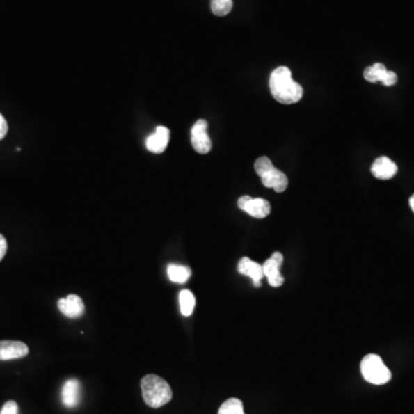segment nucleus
<instances>
[{"mask_svg":"<svg viewBox=\"0 0 414 414\" xmlns=\"http://www.w3.org/2000/svg\"><path fill=\"white\" fill-rule=\"evenodd\" d=\"M269 89L273 98L285 105L298 103L304 95L302 86L292 80V70L288 67H278L273 70L269 79Z\"/></svg>","mask_w":414,"mask_h":414,"instance_id":"obj_1","label":"nucleus"},{"mask_svg":"<svg viewBox=\"0 0 414 414\" xmlns=\"http://www.w3.org/2000/svg\"><path fill=\"white\" fill-rule=\"evenodd\" d=\"M143 399L150 408H159L172 401L173 391L168 382L158 375H146L141 381Z\"/></svg>","mask_w":414,"mask_h":414,"instance_id":"obj_2","label":"nucleus"},{"mask_svg":"<svg viewBox=\"0 0 414 414\" xmlns=\"http://www.w3.org/2000/svg\"><path fill=\"white\" fill-rule=\"evenodd\" d=\"M361 374L372 385H385L391 380V372L378 355H367L361 360Z\"/></svg>","mask_w":414,"mask_h":414,"instance_id":"obj_3","label":"nucleus"},{"mask_svg":"<svg viewBox=\"0 0 414 414\" xmlns=\"http://www.w3.org/2000/svg\"><path fill=\"white\" fill-rule=\"evenodd\" d=\"M237 204L239 209L255 219H264L271 213V204L266 199L252 198L250 196H243L239 199Z\"/></svg>","mask_w":414,"mask_h":414,"instance_id":"obj_4","label":"nucleus"},{"mask_svg":"<svg viewBox=\"0 0 414 414\" xmlns=\"http://www.w3.org/2000/svg\"><path fill=\"white\" fill-rule=\"evenodd\" d=\"M207 128H209L207 121L200 119L193 125L191 129V144L196 152L200 154H206L212 149V142L207 133Z\"/></svg>","mask_w":414,"mask_h":414,"instance_id":"obj_5","label":"nucleus"},{"mask_svg":"<svg viewBox=\"0 0 414 414\" xmlns=\"http://www.w3.org/2000/svg\"><path fill=\"white\" fill-rule=\"evenodd\" d=\"M283 264V255L280 252H274L271 258L266 260L265 264L262 265L264 269V276L269 280V285L278 288L283 285L285 278L281 274V266Z\"/></svg>","mask_w":414,"mask_h":414,"instance_id":"obj_6","label":"nucleus"},{"mask_svg":"<svg viewBox=\"0 0 414 414\" xmlns=\"http://www.w3.org/2000/svg\"><path fill=\"white\" fill-rule=\"evenodd\" d=\"M29 353V348L24 342L0 341V360L24 358Z\"/></svg>","mask_w":414,"mask_h":414,"instance_id":"obj_7","label":"nucleus"},{"mask_svg":"<svg viewBox=\"0 0 414 414\" xmlns=\"http://www.w3.org/2000/svg\"><path fill=\"white\" fill-rule=\"evenodd\" d=\"M58 308L67 318H80L84 313V303L77 295H68L58 301Z\"/></svg>","mask_w":414,"mask_h":414,"instance_id":"obj_8","label":"nucleus"},{"mask_svg":"<svg viewBox=\"0 0 414 414\" xmlns=\"http://www.w3.org/2000/svg\"><path fill=\"white\" fill-rule=\"evenodd\" d=\"M61 401L67 408H77L81 401V383L77 379L65 382L61 390Z\"/></svg>","mask_w":414,"mask_h":414,"instance_id":"obj_9","label":"nucleus"},{"mask_svg":"<svg viewBox=\"0 0 414 414\" xmlns=\"http://www.w3.org/2000/svg\"><path fill=\"white\" fill-rule=\"evenodd\" d=\"M170 132L164 126L157 127L156 132L146 139V149L152 153H163L168 145Z\"/></svg>","mask_w":414,"mask_h":414,"instance_id":"obj_10","label":"nucleus"},{"mask_svg":"<svg viewBox=\"0 0 414 414\" xmlns=\"http://www.w3.org/2000/svg\"><path fill=\"white\" fill-rule=\"evenodd\" d=\"M239 272L243 276H248L252 278L253 285L255 287H260L262 285V278H265L264 276V269H262V265L258 264V262H253L251 259L248 257L241 259V262L239 264Z\"/></svg>","mask_w":414,"mask_h":414,"instance_id":"obj_11","label":"nucleus"},{"mask_svg":"<svg viewBox=\"0 0 414 414\" xmlns=\"http://www.w3.org/2000/svg\"><path fill=\"white\" fill-rule=\"evenodd\" d=\"M372 174L379 180H389L397 173V165L388 157H380L372 165Z\"/></svg>","mask_w":414,"mask_h":414,"instance_id":"obj_12","label":"nucleus"},{"mask_svg":"<svg viewBox=\"0 0 414 414\" xmlns=\"http://www.w3.org/2000/svg\"><path fill=\"white\" fill-rule=\"evenodd\" d=\"M262 182L266 188H272L276 193H283L288 188V177L276 167L262 176Z\"/></svg>","mask_w":414,"mask_h":414,"instance_id":"obj_13","label":"nucleus"},{"mask_svg":"<svg viewBox=\"0 0 414 414\" xmlns=\"http://www.w3.org/2000/svg\"><path fill=\"white\" fill-rule=\"evenodd\" d=\"M167 276H168L169 280L174 282V283L183 285L191 276V269L186 267V266L169 264L168 267H167Z\"/></svg>","mask_w":414,"mask_h":414,"instance_id":"obj_14","label":"nucleus"},{"mask_svg":"<svg viewBox=\"0 0 414 414\" xmlns=\"http://www.w3.org/2000/svg\"><path fill=\"white\" fill-rule=\"evenodd\" d=\"M180 308H181V313L184 317H189L193 315V310H195L196 299L193 292L190 290H182L180 292Z\"/></svg>","mask_w":414,"mask_h":414,"instance_id":"obj_15","label":"nucleus"},{"mask_svg":"<svg viewBox=\"0 0 414 414\" xmlns=\"http://www.w3.org/2000/svg\"><path fill=\"white\" fill-rule=\"evenodd\" d=\"M385 72H387V68H385L382 63H374L373 66L367 67V68L365 70V80L371 83L381 82L382 77L385 75Z\"/></svg>","mask_w":414,"mask_h":414,"instance_id":"obj_16","label":"nucleus"},{"mask_svg":"<svg viewBox=\"0 0 414 414\" xmlns=\"http://www.w3.org/2000/svg\"><path fill=\"white\" fill-rule=\"evenodd\" d=\"M218 414H246L242 401L239 398H229L220 406Z\"/></svg>","mask_w":414,"mask_h":414,"instance_id":"obj_17","label":"nucleus"},{"mask_svg":"<svg viewBox=\"0 0 414 414\" xmlns=\"http://www.w3.org/2000/svg\"><path fill=\"white\" fill-rule=\"evenodd\" d=\"M232 0H212L211 10L216 17H225L232 10Z\"/></svg>","mask_w":414,"mask_h":414,"instance_id":"obj_18","label":"nucleus"},{"mask_svg":"<svg viewBox=\"0 0 414 414\" xmlns=\"http://www.w3.org/2000/svg\"><path fill=\"white\" fill-rule=\"evenodd\" d=\"M274 168L272 161L267 157H260L259 159H257L255 164V173L258 174L260 177L262 175H265L266 173H269V170H272Z\"/></svg>","mask_w":414,"mask_h":414,"instance_id":"obj_19","label":"nucleus"},{"mask_svg":"<svg viewBox=\"0 0 414 414\" xmlns=\"http://www.w3.org/2000/svg\"><path fill=\"white\" fill-rule=\"evenodd\" d=\"M19 413V406L14 401H7L3 404L0 414H17Z\"/></svg>","mask_w":414,"mask_h":414,"instance_id":"obj_20","label":"nucleus"},{"mask_svg":"<svg viewBox=\"0 0 414 414\" xmlns=\"http://www.w3.org/2000/svg\"><path fill=\"white\" fill-rule=\"evenodd\" d=\"M397 75H396L394 72H389V70H387L385 75H383V77H382L381 82L383 86H395V84L397 83Z\"/></svg>","mask_w":414,"mask_h":414,"instance_id":"obj_21","label":"nucleus"},{"mask_svg":"<svg viewBox=\"0 0 414 414\" xmlns=\"http://www.w3.org/2000/svg\"><path fill=\"white\" fill-rule=\"evenodd\" d=\"M7 132H8V125H7L6 120L3 118V114L0 113V141L6 136Z\"/></svg>","mask_w":414,"mask_h":414,"instance_id":"obj_22","label":"nucleus"},{"mask_svg":"<svg viewBox=\"0 0 414 414\" xmlns=\"http://www.w3.org/2000/svg\"><path fill=\"white\" fill-rule=\"evenodd\" d=\"M7 252V242L6 239L0 234V262L3 260V257L6 255Z\"/></svg>","mask_w":414,"mask_h":414,"instance_id":"obj_23","label":"nucleus"},{"mask_svg":"<svg viewBox=\"0 0 414 414\" xmlns=\"http://www.w3.org/2000/svg\"><path fill=\"white\" fill-rule=\"evenodd\" d=\"M410 206H411L412 211L414 212V195H412L411 198H410Z\"/></svg>","mask_w":414,"mask_h":414,"instance_id":"obj_24","label":"nucleus"}]
</instances>
